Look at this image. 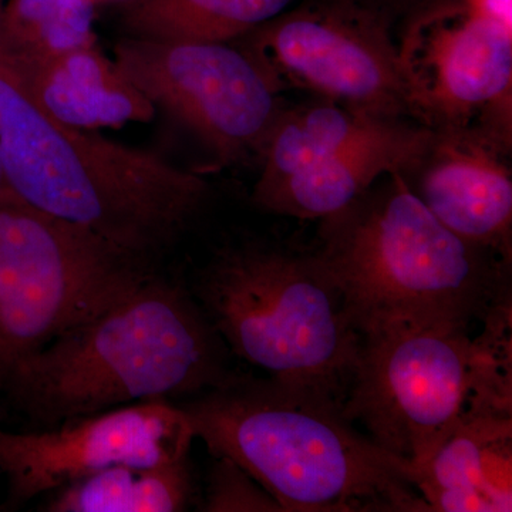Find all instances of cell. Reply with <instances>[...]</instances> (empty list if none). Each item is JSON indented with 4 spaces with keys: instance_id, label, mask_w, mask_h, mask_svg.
<instances>
[{
    "instance_id": "1",
    "label": "cell",
    "mask_w": 512,
    "mask_h": 512,
    "mask_svg": "<svg viewBox=\"0 0 512 512\" xmlns=\"http://www.w3.org/2000/svg\"><path fill=\"white\" fill-rule=\"evenodd\" d=\"M175 404L212 457L239 464L284 512L429 511L413 467L357 430L320 387L232 372Z\"/></svg>"
},
{
    "instance_id": "2",
    "label": "cell",
    "mask_w": 512,
    "mask_h": 512,
    "mask_svg": "<svg viewBox=\"0 0 512 512\" xmlns=\"http://www.w3.org/2000/svg\"><path fill=\"white\" fill-rule=\"evenodd\" d=\"M313 247L360 336L396 326L466 330L511 301V264L450 231L399 171L319 220Z\"/></svg>"
},
{
    "instance_id": "3",
    "label": "cell",
    "mask_w": 512,
    "mask_h": 512,
    "mask_svg": "<svg viewBox=\"0 0 512 512\" xmlns=\"http://www.w3.org/2000/svg\"><path fill=\"white\" fill-rule=\"evenodd\" d=\"M229 353L197 299L154 275L19 362L0 389L33 423L52 427L205 392L231 375Z\"/></svg>"
},
{
    "instance_id": "4",
    "label": "cell",
    "mask_w": 512,
    "mask_h": 512,
    "mask_svg": "<svg viewBox=\"0 0 512 512\" xmlns=\"http://www.w3.org/2000/svg\"><path fill=\"white\" fill-rule=\"evenodd\" d=\"M3 183L39 210L150 259L174 245L210 198L201 175L50 116L0 63Z\"/></svg>"
},
{
    "instance_id": "5",
    "label": "cell",
    "mask_w": 512,
    "mask_h": 512,
    "mask_svg": "<svg viewBox=\"0 0 512 512\" xmlns=\"http://www.w3.org/2000/svg\"><path fill=\"white\" fill-rule=\"evenodd\" d=\"M195 299L229 352L345 400L362 336L315 247L254 239L224 249L201 272Z\"/></svg>"
},
{
    "instance_id": "6",
    "label": "cell",
    "mask_w": 512,
    "mask_h": 512,
    "mask_svg": "<svg viewBox=\"0 0 512 512\" xmlns=\"http://www.w3.org/2000/svg\"><path fill=\"white\" fill-rule=\"evenodd\" d=\"M117 247L0 188V387L10 370L154 276Z\"/></svg>"
},
{
    "instance_id": "7",
    "label": "cell",
    "mask_w": 512,
    "mask_h": 512,
    "mask_svg": "<svg viewBox=\"0 0 512 512\" xmlns=\"http://www.w3.org/2000/svg\"><path fill=\"white\" fill-rule=\"evenodd\" d=\"M500 379L483 336L414 326L376 330L362 336L343 413L416 474Z\"/></svg>"
},
{
    "instance_id": "8",
    "label": "cell",
    "mask_w": 512,
    "mask_h": 512,
    "mask_svg": "<svg viewBox=\"0 0 512 512\" xmlns=\"http://www.w3.org/2000/svg\"><path fill=\"white\" fill-rule=\"evenodd\" d=\"M397 26L414 120L512 146V0H426Z\"/></svg>"
},
{
    "instance_id": "9",
    "label": "cell",
    "mask_w": 512,
    "mask_h": 512,
    "mask_svg": "<svg viewBox=\"0 0 512 512\" xmlns=\"http://www.w3.org/2000/svg\"><path fill=\"white\" fill-rule=\"evenodd\" d=\"M393 29L357 0H299L234 43L281 93L305 90L367 116L416 121Z\"/></svg>"
},
{
    "instance_id": "10",
    "label": "cell",
    "mask_w": 512,
    "mask_h": 512,
    "mask_svg": "<svg viewBox=\"0 0 512 512\" xmlns=\"http://www.w3.org/2000/svg\"><path fill=\"white\" fill-rule=\"evenodd\" d=\"M114 62L222 164L259 157L284 109L274 79L234 42L130 37L116 46Z\"/></svg>"
},
{
    "instance_id": "11",
    "label": "cell",
    "mask_w": 512,
    "mask_h": 512,
    "mask_svg": "<svg viewBox=\"0 0 512 512\" xmlns=\"http://www.w3.org/2000/svg\"><path fill=\"white\" fill-rule=\"evenodd\" d=\"M194 434L171 400H144L29 433L0 430V471L10 505L28 503L119 464L190 456Z\"/></svg>"
},
{
    "instance_id": "12",
    "label": "cell",
    "mask_w": 512,
    "mask_h": 512,
    "mask_svg": "<svg viewBox=\"0 0 512 512\" xmlns=\"http://www.w3.org/2000/svg\"><path fill=\"white\" fill-rule=\"evenodd\" d=\"M511 151L477 126L431 130L399 173L444 227L511 264Z\"/></svg>"
},
{
    "instance_id": "13",
    "label": "cell",
    "mask_w": 512,
    "mask_h": 512,
    "mask_svg": "<svg viewBox=\"0 0 512 512\" xmlns=\"http://www.w3.org/2000/svg\"><path fill=\"white\" fill-rule=\"evenodd\" d=\"M431 128L406 121L386 136L330 153L275 183L254 187L259 210L322 220L355 201L382 175L402 171L429 140Z\"/></svg>"
},
{
    "instance_id": "14",
    "label": "cell",
    "mask_w": 512,
    "mask_h": 512,
    "mask_svg": "<svg viewBox=\"0 0 512 512\" xmlns=\"http://www.w3.org/2000/svg\"><path fill=\"white\" fill-rule=\"evenodd\" d=\"M512 417L466 413L414 474L430 512L512 510Z\"/></svg>"
},
{
    "instance_id": "15",
    "label": "cell",
    "mask_w": 512,
    "mask_h": 512,
    "mask_svg": "<svg viewBox=\"0 0 512 512\" xmlns=\"http://www.w3.org/2000/svg\"><path fill=\"white\" fill-rule=\"evenodd\" d=\"M18 74L40 106L69 126L97 131L144 123L156 111L96 42Z\"/></svg>"
},
{
    "instance_id": "16",
    "label": "cell",
    "mask_w": 512,
    "mask_h": 512,
    "mask_svg": "<svg viewBox=\"0 0 512 512\" xmlns=\"http://www.w3.org/2000/svg\"><path fill=\"white\" fill-rule=\"evenodd\" d=\"M47 512H180L190 507V456L170 463L119 464L53 491Z\"/></svg>"
},
{
    "instance_id": "17",
    "label": "cell",
    "mask_w": 512,
    "mask_h": 512,
    "mask_svg": "<svg viewBox=\"0 0 512 512\" xmlns=\"http://www.w3.org/2000/svg\"><path fill=\"white\" fill-rule=\"evenodd\" d=\"M299 0H130L124 23L133 37L234 42Z\"/></svg>"
},
{
    "instance_id": "18",
    "label": "cell",
    "mask_w": 512,
    "mask_h": 512,
    "mask_svg": "<svg viewBox=\"0 0 512 512\" xmlns=\"http://www.w3.org/2000/svg\"><path fill=\"white\" fill-rule=\"evenodd\" d=\"M94 0H12L2 13L0 63L16 73L96 42Z\"/></svg>"
},
{
    "instance_id": "19",
    "label": "cell",
    "mask_w": 512,
    "mask_h": 512,
    "mask_svg": "<svg viewBox=\"0 0 512 512\" xmlns=\"http://www.w3.org/2000/svg\"><path fill=\"white\" fill-rule=\"evenodd\" d=\"M200 510L205 512H284L281 504L235 461L214 457Z\"/></svg>"
},
{
    "instance_id": "20",
    "label": "cell",
    "mask_w": 512,
    "mask_h": 512,
    "mask_svg": "<svg viewBox=\"0 0 512 512\" xmlns=\"http://www.w3.org/2000/svg\"><path fill=\"white\" fill-rule=\"evenodd\" d=\"M367 8L375 10L396 28L397 23L426 0H357Z\"/></svg>"
},
{
    "instance_id": "21",
    "label": "cell",
    "mask_w": 512,
    "mask_h": 512,
    "mask_svg": "<svg viewBox=\"0 0 512 512\" xmlns=\"http://www.w3.org/2000/svg\"><path fill=\"white\" fill-rule=\"evenodd\" d=\"M3 183V173H2V167H0V188H2Z\"/></svg>"
},
{
    "instance_id": "22",
    "label": "cell",
    "mask_w": 512,
    "mask_h": 512,
    "mask_svg": "<svg viewBox=\"0 0 512 512\" xmlns=\"http://www.w3.org/2000/svg\"><path fill=\"white\" fill-rule=\"evenodd\" d=\"M0 28H2V13H0Z\"/></svg>"
},
{
    "instance_id": "23",
    "label": "cell",
    "mask_w": 512,
    "mask_h": 512,
    "mask_svg": "<svg viewBox=\"0 0 512 512\" xmlns=\"http://www.w3.org/2000/svg\"><path fill=\"white\" fill-rule=\"evenodd\" d=\"M94 2H96V3H97V2H100V0H94Z\"/></svg>"
}]
</instances>
